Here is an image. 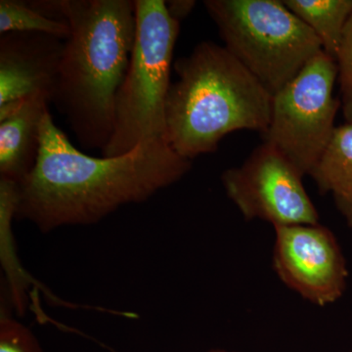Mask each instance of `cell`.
I'll use <instances>...</instances> for the list:
<instances>
[{
  "label": "cell",
  "mask_w": 352,
  "mask_h": 352,
  "mask_svg": "<svg viewBox=\"0 0 352 352\" xmlns=\"http://www.w3.org/2000/svg\"><path fill=\"white\" fill-rule=\"evenodd\" d=\"M47 97L34 96L0 107V178L21 184L34 170Z\"/></svg>",
  "instance_id": "10"
},
{
  "label": "cell",
  "mask_w": 352,
  "mask_h": 352,
  "mask_svg": "<svg viewBox=\"0 0 352 352\" xmlns=\"http://www.w3.org/2000/svg\"><path fill=\"white\" fill-rule=\"evenodd\" d=\"M337 78V62L322 51L273 96L263 142L279 150L305 175L318 164L336 131L340 106L333 97Z\"/></svg>",
  "instance_id": "6"
},
{
  "label": "cell",
  "mask_w": 352,
  "mask_h": 352,
  "mask_svg": "<svg viewBox=\"0 0 352 352\" xmlns=\"http://www.w3.org/2000/svg\"><path fill=\"white\" fill-rule=\"evenodd\" d=\"M191 168L192 162L164 138L122 156H88L72 144L47 112L41 124L38 161L19 184L16 219L28 220L43 233L91 226L124 206L147 201Z\"/></svg>",
  "instance_id": "1"
},
{
  "label": "cell",
  "mask_w": 352,
  "mask_h": 352,
  "mask_svg": "<svg viewBox=\"0 0 352 352\" xmlns=\"http://www.w3.org/2000/svg\"><path fill=\"white\" fill-rule=\"evenodd\" d=\"M136 32L131 61L116 101L112 138L102 157H118L164 139L170 69L180 24L164 0H134Z\"/></svg>",
  "instance_id": "4"
},
{
  "label": "cell",
  "mask_w": 352,
  "mask_h": 352,
  "mask_svg": "<svg viewBox=\"0 0 352 352\" xmlns=\"http://www.w3.org/2000/svg\"><path fill=\"white\" fill-rule=\"evenodd\" d=\"M224 47L274 96L323 51L316 34L279 0H206Z\"/></svg>",
  "instance_id": "5"
},
{
  "label": "cell",
  "mask_w": 352,
  "mask_h": 352,
  "mask_svg": "<svg viewBox=\"0 0 352 352\" xmlns=\"http://www.w3.org/2000/svg\"><path fill=\"white\" fill-rule=\"evenodd\" d=\"M272 266L278 278L305 300L324 307L344 296L349 279L346 258L328 227H275Z\"/></svg>",
  "instance_id": "8"
},
{
  "label": "cell",
  "mask_w": 352,
  "mask_h": 352,
  "mask_svg": "<svg viewBox=\"0 0 352 352\" xmlns=\"http://www.w3.org/2000/svg\"><path fill=\"white\" fill-rule=\"evenodd\" d=\"M64 48L65 41L50 34H1L0 107L34 96L52 102Z\"/></svg>",
  "instance_id": "9"
},
{
  "label": "cell",
  "mask_w": 352,
  "mask_h": 352,
  "mask_svg": "<svg viewBox=\"0 0 352 352\" xmlns=\"http://www.w3.org/2000/svg\"><path fill=\"white\" fill-rule=\"evenodd\" d=\"M173 67L164 139L178 155L192 162L231 132L267 131L273 95L224 46L203 41Z\"/></svg>",
  "instance_id": "3"
},
{
  "label": "cell",
  "mask_w": 352,
  "mask_h": 352,
  "mask_svg": "<svg viewBox=\"0 0 352 352\" xmlns=\"http://www.w3.org/2000/svg\"><path fill=\"white\" fill-rule=\"evenodd\" d=\"M196 1L193 0H170L166 1V10L173 20L182 22L193 10Z\"/></svg>",
  "instance_id": "16"
},
{
  "label": "cell",
  "mask_w": 352,
  "mask_h": 352,
  "mask_svg": "<svg viewBox=\"0 0 352 352\" xmlns=\"http://www.w3.org/2000/svg\"><path fill=\"white\" fill-rule=\"evenodd\" d=\"M283 3L316 34L324 52L336 60L352 14V0H283Z\"/></svg>",
  "instance_id": "12"
},
{
  "label": "cell",
  "mask_w": 352,
  "mask_h": 352,
  "mask_svg": "<svg viewBox=\"0 0 352 352\" xmlns=\"http://www.w3.org/2000/svg\"><path fill=\"white\" fill-rule=\"evenodd\" d=\"M1 307L0 352H43L38 340L27 326L12 318Z\"/></svg>",
  "instance_id": "15"
},
{
  "label": "cell",
  "mask_w": 352,
  "mask_h": 352,
  "mask_svg": "<svg viewBox=\"0 0 352 352\" xmlns=\"http://www.w3.org/2000/svg\"><path fill=\"white\" fill-rule=\"evenodd\" d=\"M208 352H229V351H220V349H214V351H208Z\"/></svg>",
  "instance_id": "17"
},
{
  "label": "cell",
  "mask_w": 352,
  "mask_h": 352,
  "mask_svg": "<svg viewBox=\"0 0 352 352\" xmlns=\"http://www.w3.org/2000/svg\"><path fill=\"white\" fill-rule=\"evenodd\" d=\"M298 166L270 143L259 145L245 163L222 173V185L245 219L273 227L318 224L319 214Z\"/></svg>",
  "instance_id": "7"
},
{
  "label": "cell",
  "mask_w": 352,
  "mask_h": 352,
  "mask_svg": "<svg viewBox=\"0 0 352 352\" xmlns=\"http://www.w3.org/2000/svg\"><path fill=\"white\" fill-rule=\"evenodd\" d=\"M336 62L340 89V107L346 124H352V14L342 34Z\"/></svg>",
  "instance_id": "14"
},
{
  "label": "cell",
  "mask_w": 352,
  "mask_h": 352,
  "mask_svg": "<svg viewBox=\"0 0 352 352\" xmlns=\"http://www.w3.org/2000/svg\"><path fill=\"white\" fill-rule=\"evenodd\" d=\"M349 352H352V351H349Z\"/></svg>",
  "instance_id": "18"
},
{
  "label": "cell",
  "mask_w": 352,
  "mask_h": 352,
  "mask_svg": "<svg viewBox=\"0 0 352 352\" xmlns=\"http://www.w3.org/2000/svg\"><path fill=\"white\" fill-rule=\"evenodd\" d=\"M321 194H330L352 229V124L336 127L332 140L309 173Z\"/></svg>",
  "instance_id": "11"
},
{
  "label": "cell",
  "mask_w": 352,
  "mask_h": 352,
  "mask_svg": "<svg viewBox=\"0 0 352 352\" xmlns=\"http://www.w3.org/2000/svg\"><path fill=\"white\" fill-rule=\"evenodd\" d=\"M32 32L45 34L67 41L71 29L65 21L55 20L21 0L0 1V34Z\"/></svg>",
  "instance_id": "13"
},
{
  "label": "cell",
  "mask_w": 352,
  "mask_h": 352,
  "mask_svg": "<svg viewBox=\"0 0 352 352\" xmlns=\"http://www.w3.org/2000/svg\"><path fill=\"white\" fill-rule=\"evenodd\" d=\"M32 8L71 29L65 41L53 103L85 149L106 147L116 101L135 41L131 0H41Z\"/></svg>",
  "instance_id": "2"
}]
</instances>
